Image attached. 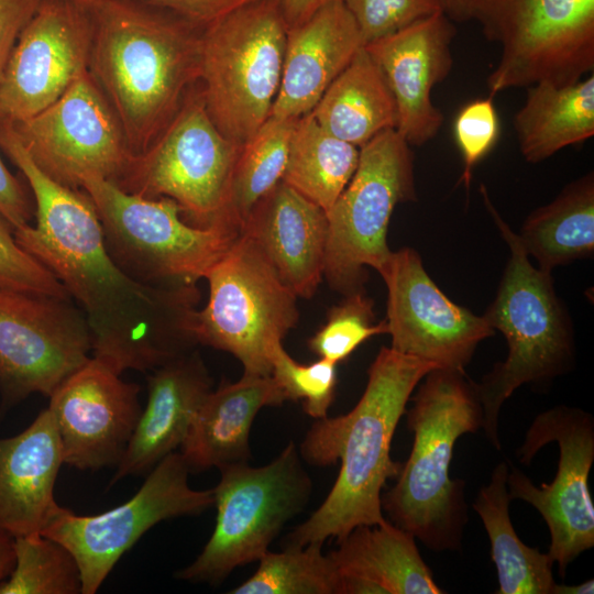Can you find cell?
<instances>
[{
	"label": "cell",
	"mask_w": 594,
	"mask_h": 594,
	"mask_svg": "<svg viewBox=\"0 0 594 594\" xmlns=\"http://www.w3.org/2000/svg\"><path fill=\"white\" fill-rule=\"evenodd\" d=\"M0 148L22 173L35 206V224L14 229L15 240L80 306L92 356L122 374L152 372L194 350L197 284L150 285L129 277L109 256L82 189L44 174L10 124H0Z\"/></svg>",
	"instance_id": "1"
},
{
	"label": "cell",
	"mask_w": 594,
	"mask_h": 594,
	"mask_svg": "<svg viewBox=\"0 0 594 594\" xmlns=\"http://www.w3.org/2000/svg\"><path fill=\"white\" fill-rule=\"evenodd\" d=\"M435 363L382 348L367 371V384L358 404L345 415L321 418L300 444V457L311 465L341 461L329 494L310 517L293 529L284 546L322 543L344 538L360 525L386 520L382 490L398 475L391 444L411 393Z\"/></svg>",
	"instance_id": "2"
},
{
	"label": "cell",
	"mask_w": 594,
	"mask_h": 594,
	"mask_svg": "<svg viewBox=\"0 0 594 594\" xmlns=\"http://www.w3.org/2000/svg\"><path fill=\"white\" fill-rule=\"evenodd\" d=\"M90 11L89 73L141 154L199 82L204 29L134 0H100Z\"/></svg>",
	"instance_id": "3"
},
{
	"label": "cell",
	"mask_w": 594,
	"mask_h": 594,
	"mask_svg": "<svg viewBox=\"0 0 594 594\" xmlns=\"http://www.w3.org/2000/svg\"><path fill=\"white\" fill-rule=\"evenodd\" d=\"M422 380L406 413L413 448L382 494V509L427 548L458 550L468 521L465 482L450 477V463L457 440L482 428V407L465 372L438 367Z\"/></svg>",
	"instance_id": "4"
},
{
	"label": "cell",
	"mask_w": 594,
	"mask_h": 594,
	"mask_svg": "<svg viewBox=\"0 0 594 594\" xmlns=\"http://www.w3.org/2000/svg\"><path fill=\"white\" fill-rule=\"evenodd\" d=\"M483 202L509 249L496 296L483 315L508 345L506 360L494 365L474 387L484 432L501 449L498 416L505 400L524 384H544L566 373L574 361L570 316L556 293L551 273L535 267L519 237L494 207L481 184Z\"/></svg>",
	"instance_id": "5"
},
{
	"label": "cell",
	"mask_w": 594,
	"mask_h": 594,
	"mask_svg": "<svg viewBox=\"0 0 594 594\" xmlns=\"http://www.w3.org/2000/svg\"><path fill=\"white\" fill-rule=\"evenodd\" d=\"M288 26L279 0H258L202 30L199 87L221 133L242 146L271 117Z\"/></svg>",
	"instance_id": "6"
},
{
	"label": "cell",
	"mask_w": 594,
	"mask_h": 594,
	"mask_svg": "<svg viewBox=\"0 0 594 594\" xmlns=\"http://www.w3.org/2000/svg\"><path fill=\"white\" fill-rule=\"evenodd\" d=\"M80 189L96 209L109 256L143 284H197L240 234L191 226L174 200L127 193L100 177L84 179Z\"/></svg>",
	"instance_id": "7"
},
{
	"label": "cell",
	"mask_w": 594,
	"mask_h": 594,
	"mask_svg": "<svg viewBox=\"0 0 594 594\" xmlns=\"http://www.w3.org/2000/svg\"><path fill=\"white\" fill-rule=\"evenodd\" d=\"M240 150L211 120L198 82L114 185L145 198L174 200L191 226L239 230L230 217V198Z\"/></svg>",
	"instance_id": "8"
},
{
	"label": "cell",
	"mask_w": 594,
	"mask_h": 594,
	"mask_svg": "<svg viewBox=\"0 0 594 594\" xmlns=\"http://www.w3.org/2000/svg\"><path fill=\"white\" fill-rule=\"evenodd\" d=\"M213 492L217 517L200 554L179 580L220 584L235 568L258 561L285 525L308 504L311 480L290 441L268 464L223 466Z\"/></svg>",
	"instance_id": "9"
},
{
	"label": "cell",
	"mask_w": 594,
	"mask_h": 594,
	"mask_svg": "<svg viewBox=\"0 0 594 594\" xmlns=\"http://www.w3.org/2000/svg\"><path fill=\"white\" fill-rule=\"evenodd\" d=\"M205 278L209 298L194 316L197 344L231 353L243 374L271 375L276 348L298 322V296L241 232Z\"/></svg>",
	"instance_id": "10"
},
{
	"label": "cell",
	"mask_w": 594,
	"mask_h": 594,
	"mask_svg": "<svg viewBox=\"0 0 594 594\" xmlns=\"http://www.w3.org/2000/svg\"><path fill=\"white\" fill-rule=\"evenodd\" d=\"M417 199L414 154L396 129L360 147L358 167L328 216L323 276L348 295L363 290L366 266L380 274L392 255L387 230L399 202Z\"/></svg>",
	"instance_id": "11"
},
{
	"label": "cell",
	"mask_w": 594,
	"mask_h": 594,
	"mask_svg": "<svg viewBox=\"0 0 594 594\" xmlns=\"http://www.w3.org/2000/svg\"><path fill=\"white\" fill-rule=\"evenodd\" d=\"M502 47L490 95L574 84L594 69V0H483L475 19Z\"/></svg>",
	"instance_id": "12"
},
{
	"label": "cell",
	"mask_w": 594,
	"mask_h": 594,
	"mask_svg": "<svg viewBox=\"0 0 594 594\" xmlns=\"http://www.w3.org/2000/svg\"><path fill=\"white\" fill-rule=\"evenodd\" d=\"M554 441L560 458L553 481L537 487L521 470L512 466L507 488L510 499L525 501L541 514L551 536L548 553L564 578L568 565L594 547V504L588 488L594 462L592 415L563 405L539 414L517 451L519 461L530 464L541 448Z\"/></svg>",
	"instance_id": "13"
},
{
	"label": "cell",
	"mask_w": 594,
	"mask_h": 594,
	"mask_svg": "<svg viewBox=\"0 0 594 594\" xmlns=\"http://www.w3.org/2000/svg\"><path fill=\"white\" fill-rule=\"evenodd\" d=\"M190 470L180 452L162 459L125 503L97 515H77L59 506L41 534L64 544L81 574V593L95 594L118 560L160 521L199 515L213 505L212 490L188 484Z\"/></svg>",
	"instance_id": "14"
},
{
	"label": "cell",
	"mask_w": 594,
	"mask_h": 594,
	"mask_svg": "<svg viewBox=\"0 0 594 594\" xmlns=\"http://www.w3.org/2000/svg\"><path fill=\"white\" fill-rule=\"evenodd\" d=\"M11 125L34 164L73 189H80L88 177L117 184L133 156L117 114L89 70L43 111Z\"/></svg>",
	"instance_id": "15"
},
{
	"label": "cell",
	"mask_w": 594,
	"mask_h": 594,
	"mask_svg": "<svg viewBox=\"0 0 594 594\" xmlns=\"http://www.w3.org/2000/svg\"><path fill=\"white\" fill-rule=\"evenodd\" d=\"M84 312L72 298L0 287V391L4 404L50 397L89 360Z\"/></svg>",
	"instance_id": "16"
},
{
	"label": "cell",
	"mask_w": 594,
	"mask_h": 594,
	"mask_svg": "<svg viewBox=\"0 0 594 594\" xmlns=\"http://www.w3.org/2000/svg\"><path fill=\"white\" fill-rule=\"evenodd\" d=\"M90 8L42 0L22 29L0 77V122H23L62 97L89 70Z\"/></svg>",
	"instance_id": "17"
},
{
	"label": "cell",
	"mask_w": 594,
	"mask_h": 594,
	"mask_svg": "<svg viewBox=\"0 0 594 594\" xmlns=\"http://www.w3.org/2000/svg\"><path fill=\"white\" fill-rule=\"evenodd\" d=\"M381 276L387 287L385 320L393 350L465 372L479 343L495 333L484 316L442 293L416 250L392 252Z\"/></svg>",
	"instance_id": "18"
},
{
	"label": "cell",
	"mask_w": 594,
	"mask_h": 594,
	"mask_svg": "<svg viewBox=\"0 0 594 594\" xmlns=\"http://www.w3.org/2000/svg\"><path fill=\"white\" fill-rule=\"evenodd\" d=\"M140 386L90 356L50 396L64 463L79 470L117 466L142 407Z\"/></svg>",
	"instance_id": "19"
},
{
	"label": "cell",
	"mask_w": 594,
	"mask_h": 594,
	"mask_svg": "<svg viewBox=\"0 0 594 594\" xmlns=\"http://www.w3.org/2000/svg\"><path fill=\"white\" fill-rule=\"evenodd\" d=\"M455 34L453 21L439 12L364 45L394 97L396 130L409 145L422 146L442 127L444 117L431 91L450 74Z\"/></svg>",
	"instance_id": "20"
},
{
	"label": "cell",
	"mask_w": 594,
	"mask_h": 594,
	"mask_svg": "<svg viewBox=\"0 0 594 594\" xmlns=\"http://www.w3.org/2000/svg\"><path fill=\"white\" fill-rule=\"evenodd\" d=\"M328 229L327 212L280 182L253 207L240 232L286 286L310 298L323 277Z\"/></svg>",
	"instance_id": "21"
},
{
	"label": "cell",
	"mask_w": 594,
	"mask_h": 594,
	"mask_svg": "<svg viewBox=\"0 0 594 594\" xmlns=\"http://www.w3.org/2000/svg\"><path fill=\"white\" fill-rule=\"evenodd\" d=\"M343 0H333L287 31L282 79L271 116L297 120L310 113L323 92L363 47Z\"/></svg>",
	"instance_id": "22"
},
{
	"label": "cell",
	"mask_w": 594,
	"mask_h": 594,
	"mask_svg": "<svg viewBox=\"0 0 594 594\" xmlns=\"http://www.w3.org/2000/svg\"><path fill=\"white\" fill-rule=\"evenodd\" d=\"M212 389L209 371L195 349L155 369L147 377V403L110 484L150 472L180 448L193 419Z\"/></svg>",
	"instance_id": "23"
},
{
	"label": "cell",
	"mask_w": 594,
	"mask_h": 594,
	"mask_svg": "<svg viewBox=\"0 0 594 594\" xmlns=\"http://www.w3.org/2000/svg\"><path fill=\"white\" fill-rule=\"evenodd\" d=\"M64 463L50 409L19 435L0 439V529L12 537L41 534L59 505L54 485Z\"/></svg>",
	"instance_id": "24"
},
{
	"label": "cell",
	"mask_w": 594,
	"mask_h": 594,
	"mask_svg": "<svg viewBox=\"0 0 594 594\" xmlns=\"http://www.w3.org/2000/svg\"><path fill=\"white\" fill-rule=\"evenodd\" d=\"M287 400L271 375H246L210 391L198 408L180 453L190 471L245 463L251 458L250 432L258 411Z\"/></svg>",
	"instance_id": "25"
},
{
	"label": "cell",
	"mask_w": 594,
	"mask_h": 594,
	"mask_svg": "<svg viewBox=\"0 0 594 594\" xmlns=\"http://www.w3.org/2000/svg\"><path fill=\"white\" fill-rule=\"evenodd\" d=\"M329 552L339 575L378 586L383 594H442L422 560L415 538L385 520L360 525Z\"/></svg>",
	"instance_id": "26"
},
{
	"label": "cell",
	"mask_w": 594,
	"mask_h": 594,
	"mask_svg": "<svg viewBox=\"0 0 594 594\" xmlns=\"http://www.w3.org/2000/svg\"><path fill=\"white\" fill-rule=\"evenodd\" d=\"M514 128L524 158L540 163L560 150L594 135V76L558 86L538 82L527 87Z\"/></svg>",
	"instance_id": "27"
},
{
	"label": "cell",
	"mask_w": 594,
	"mask_h": 594,
	"mask_svg": "<svg viewBox=\"0 0 594 594\" xmlns=\"http://www.w3.org/2000/svg\"><path fill=\"white\" fill-rule=\"evenodd\" d=\"M310 113L326 131L358 147L397 125L394 97L364 46L330 84Z\"/></svg>",
	"instance_id": "28"
},
{
	"label": "cell",
	"mask_w": 594,
	"mask_h": 594,
	"mask_svg": "<svg viewBox=\"0 0 594 594\" xmlns=\"http://www.w3.org/2000/svg\"><path fill=\"white\" fill-rule=\"evenodd\" d=\"M509 466L499 462L483 486L473 508L479 514L491 542V557L498 576L496 594H553V559L525 544L509 516L507 488Z\"/></svg>",
	"instance_id": "29"
},
{
	"label": "cell",
	"mask_w": 594,
	"mask_h": 594,
	"mask_svg": "<svg viewBox=\"0 0 594 594\" xmlns=\"http://www.w3.org/2000/svg\"><path fill=\"white\" fill-rule=\"evenodd\" d=\"M518 237L528 256L544 272L592 256L594 174L569 183L551 202L535 209Z\"/></svg>",
	"instance_id": "30"
},
{
	"label": "cell",
	"mask_w": 594,
	"mask_h": 594,
	"mask_svg": "<svg viewBox=\"0 0 594 594\" xmlns=\"http://www.w3.org/2000/svg\"><path fill=\"white\" fill-rule=\"evenodd\" d=\"M360 147L326 131L307 113L296 120L282 182L327 213L351 180Z\"/></svg>",
	"instance_id": "31"
},
{
	"label": "cell",
	"mask_w": 594,
	"mask_h": 594,
	"mask_svg": "<svg viewBox=\"0 0 594 594\" xmlns=\"http://www.w3.org/2000/svg\"><path fill=\"white\" fill-rule=\"evenodd\" d=\"M295 122L271 116L241 146L230 198V217L239 230L253 207L282 182Z\"/></svg>",
	"instance_id": "32"
},
{
	"label": "cell",
	"mask_w": 594,
	"mask_h": 594,
	"mask_svg": "<svg viewBox=\"0 0 594 594\" xmlns=\"http://www.w3.org/2000/svg\"><path fill=\"white\" fill-rule=\"evenodd\" d=\"M339 574L322 543L267 551L255 573L230 594H338Z\"/></svg>",
	"instance_id": "33"
},
{
	"label": "cell",
	"mask_w": 594,
	"mask_h": 594,
	"mask_svg": "<svg viewBox=\"0 0 594 594\" xmlns=\"http://www.w3.org/2000/svg\"><path fill=\"white\" fill-rule=\"evenodd\" d=\"M15 565L0 594H78L81 574L73 553L43 534L14 538Z\"/></svg>",
	"instance_id": "34"
},
{
	"label": "cell",
	"mask_w": 594,
	"mask_h": 594,
	"mask_svg": "<svg viewBox=\"0 0 594 594\" xmlns=\"http://www.w3.org/2000/svg\"><path fill=\"white\" fill-rule=\"evenodd\" d=\"M344 296L329 309L326 323L308 340L316 355L334 364L346 360L370 338L388 332L385 319L375 322L374 304L364 289Z\"/></svg>",
	"instance_id": "35"
},
{
	"label": "cell",
	"mask_w": 594,
	"mask_h": 594,
	"mask_svg": "<svg viewBox=\"0 0 594 594\" xmlns=\"http://www.w3.org/2000/svg\"><path fill=\"white\" fill-rule=\"evenodd\" d=\"M272 376L287 400H302L305 413L315 419L327 417L336 394L337 364L324 359L300 364L280 344L273 355Z\"/></svg>",
	"instance_id": "36"
},
{
	"label": "cell",
	"mask_w": 594,
	"mask_h": 594,
	"mask_svg": "<svg viewBox=\"0 0 594 594\" xmlns=\"http://www.w3.org/2000/svg\"><path fill=\"white\" fill-rule=\"evenodd\" d=\"M0 287L72 298L55 275L15 240L14 228L0 213Z\"/></svg>",
	"instance_id": "37"
},
{
	"label": "cell",
	"mask_w": 594,
	"mask_h": 594,
	"mask_svg": "<svg viewBox=\"0 0 594 594\" xmlns=\"http://www.w3.org/2000/svg\"><path fill=\"white\" fill-rule=\"evenodd\" d=\"M363 44L394 34L442 12L437 0H343Z\"/></svg>",
	"instance_id": "38"
},
{
	"label": "cell",
	"mask_w": 594,
	"mask_h": 594,
	"mask_svg": "<svg viewBox=\"0 0 594 594\" xmlns=\"http://www.w3.org/2000/svg\"><path fill=\"white\" fill-rule=\"evenodd\" d=\"M493 98L488 96L465 103L454 120V139L463 160L458 184L463 183L466 189L475 165L492 151L499 136V118Z\"/></svg>",
	"instance_id": "39"
},
{
	"label": "cell",
	"mask_w": 594,
	"mask_h": 594,
	"mask_svg": "<svg viewBox=\"0 0 594 594\" xmlns=\"http://www.w3.org/2000/svg\"><path fill=\"white\" fill-rule=\"evenodd\" d=\"M155 7L202 29L229 13L258 0H134Z\"/></svg>",
	"instance_id": "40"
},
{
	"label": "cell",
	"mask_w": 594,
	"mask_h": 594,
	"mask_svg": "<svg viewBox=\"0 0 594 594\" xmlns=\"http://www.w3.org/2000/svg\"><path fill=\"white\" fill-rule=\"evenodd\" d=\"M0 213L19 229L30 224L35 217L34 201L28 190L4 165L0 156Z\"/></svg>",
	"instance_id": "41"
},
{
	"label": "cell",
	"mask_w": 594,
	"mask_h": 594,
	"mask_svg": "<svg viewBox=\"0 0 594 594\" xmlns=\"http://www.w3.org/2000/svg\"><path fill=\"white\" fill-rule=\"evenodd\" d=\"M42 0H0V77L12 48Z\"/></svg>",
	"instance_id": "42"
},
{
	"label": "cell",
	"mask_w": 594,
	"mask_h": 594,
	"mask_svg": "<svg viewBox=\"0 0 594 594\" xmlns=\"http://www.w3.org/2000/svg\"><path fill=\"white\" fill-rule=\"evenodd\" d=\"M333 0H279L287 26H296Z\"/></svg>",
	"instance_id": "43"
},
{
	"label": "cell",
	"mask_w": 594,
	"mask_h": 594,
	"mask_svg": "<svg viewBox=\"0 0 594 594\" xmlns=\"http://www.w3.org/2000/svg\"><path fill=\"white\" fill-rule=\"evenodd\" d=\"M483 0H437L442 12L453 22L475 20Z\"/></svg>",
	"instance_id": "44"
},
{
	"label": "cell",
	"mask_w": 594,
	"mask_h": 594,
	"mask_svg": "<svg viewBox=\"0 0 594 594\" xmlns=\"http://www.w3.org/2000/svg\"><path fill=\"white\" fill-rule=\"evenodd\" d=\"M15 565L14 537L0 529V582L6 580Z\"/></svg>",
	"instance_id": "45"
},
{
	"label": "cell",
	"mask_w": 594,
	"mask_h": 594,
	"mask_svg": "<svg viewBox=\"0 0 594 594\" xmlns=\"http://www.w3.org/2000/svg\"><path fill=\"white\" fill-rule=\"evenodd\" d=\"M594 580L590 579L578 585L557 584L553 588V594H593Z\"/></svg>",
	"instance_id": "46"
},
{
	"label": "cell",
	"mask_w": 594,
	"mask_h": 594,
	"mask_svg": "<svg viewBox=\"0 0 594 594\" xmlns=\"http://www.w3.org/2000/svg\"><path fill=\"white\" fill-rule=\"evenodd\" d=\"M70 1L77 2V3L82 4L85 7H88V8H91L100 0H70Z\"/></svg>",
	"instance_id": "47"
}]
</instances>
